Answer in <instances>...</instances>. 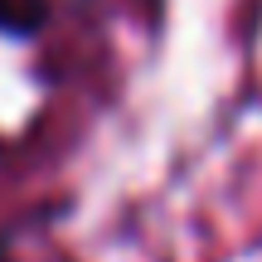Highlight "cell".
<instances>
[{
	"label": "cell",
	"instance_id": "6da1fadb",
	"mask_svg": "<svg viewBox=\"0 0 262 262\" xmlns=\"http://www.w3.org/2000/svg\"><path fill=\"white\" fill-rule=\"evenodd\" d=\"M44 19H49L44 0H0V29L10 34H34Z\"/></svg>",
	"mask_w": 262,
	"mask_h": 262
}]
</instances>
